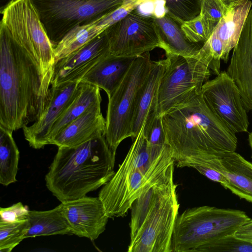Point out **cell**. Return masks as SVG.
<instances>
[{"instance_id": "obj_1", "label": "cell", "mask_w": 252, "mask_h": 252, "mask_svg": "<svg viewBox=\"0 0 252 252\" xmlns=\"http://www.w3.org/2000/svg\"><path fill=\"white\" fill-rule=\"evenodd\" d=\"M43 40L33 22L0 25V126L13 131L39 119L49 100L52 78L43 74L37 53Z\"/></svg>"}, {"instance_id": "obj_2", "label": "cell", "mask_w": 252, "mask_h": 252, "mask_svg": "<svg viewBox=\"0 0 252 252\" xmlns=\"http://www.w3.org/2000/svg\"><path fill=\"white\" fill-rule=\"evenodd\" d=\"M161 117L165 143L178 167L236 150V133L212 112L201 93Z\"/></svg>"}, {"instance_id": "obj_3", "label": "cell", "mask_w": 252, "mask_h": 252, "mask_svg": "<svg viewBox=\"0 0 252 252\" xmlns=\"http://www.w3.org/2000/svg\"><path fill=\"white\" fill-rule=\"evenodd\" d=\"M144 126L117 171L99 191L98 197L109 218L125 216L145 191L173 181L175 162L169 148L166 145L159 156L153 155Z\"/></svg>"}, {"instance_id": "obj_4", "label": "cell", "mask_w": 252, "mask_h": 252, "mask_svg": "<svg viewBox=\"0 0 252 252\" xmlns=\"http://www.w3.org/2000/svg\"><path fill=\"white\" fill-rule=\"evenodd\" d=\"M114 155L104 135L72 147H58L45 175L48 190L61 202L84 197L115 173Z\"/></svg>"}, {"instance_id": "obj_5", "label": "cell", "mask_w": 252, "mask_h": 252, "mask_svg": "<svg viewBox=\"0 0 252 252\" xmlns=\"http://www.w3.org/2000/svg\"><path fill=\"white\" fill-rule=\"evenodd\" d=\"M174 181L154 186L133 203L128 252H172L180 205Z\"/></svg>"}, {"instance_id": "obj_6", "label": "cell", "mask_w": 252, "mask_h": 252, "mask_svg": "<svg viewBox=\"0 0 252 252\" xmlns=\"http://www.w3.org/2000/svg\"><path fill=\"white\" fill-rule=\"evenodd\" d=\"M250 219L240 210L209 206L187 209L176 219L172 252H201L210 243L234 234Z\"/></svg>"}, {"instance_id": "obj_7", "label": "cell", "mask_w": 252, "mask_h": 252, "mask_svg": "<svg viewBox=\"0 0 252 252\" xmlns=\"http://www.w3.org/2000/svg\"><path fill=\"white\" fill-rule=\"evenodd\" d=\"M160 84L158 116L201 94L211 75V58L201 50L196 57L166 54Z\"/></svg>"}, {"instance_id": "obj_8", "label": "cell", "mask_w": 252, "mask_h": 252, "mask_svg": "<svg viewBox=\"0 0 252 252\" xmlns=\"http://www.w3.org/2000/svg\"><path fill=\"white\" fill-rule=\"evenodd\" d=\"M152 62L150 52L136 57L118 86L108 97L104 136L115 155L120 143L132 137L131 125L136 98L148 78Z\"/></svg>"}, {"instance_id": "obj_9", "label": "cell", "mask_w": 252, "mask_h": 252, "mask_svg": "<svg viewBox=\"0 0 252 252\" xmlns=\"http://www.w3.org/2000/svg\"><path fill=\"white\" fill-rule=\"evenodd\" d=\"M127 0H30L54 48L77 26L100 20Z\"/></svg>"}, {"instance_id": "obj_10", "label": "cell", "mask_w": 252, "mask_h": 252, "mask_svg": "<svg viewBox=\"0 0 252 252\" xmlns=\"http://www.w3.org/2000/svg\"><path fill=\"white\" fill-rule=\"evenodd\" d=\"M110 54L137 57L157 48H163L154 16L136 9L106 29Z\"/></svg>"}, {"instance_id": "obj_11", "label": "cell", "mask_w": 252, "mask_h": 252, "mask_svg": "<svg viewBox=\"0 0 252 252\" xmlns=\"http://www.w3.org/2000/svg\"><path fill=\"white\" fill-rule=\"evenodd\" d=\"M201 94L216 116L234 133L246 132L249 122L238 88L226 71L203 85Z\"/></svg>"}, {"instance_id": "obj_12", "label": "cell", "mask_w": 252, "mask_h": 252, "mask_svg": "<svg viewBox=\"0 0 252 252\" xmlns=\"http://www.w3.org/2000/svg\"><path fill=\"white\" fill-rule=\"evenodd\" d=\"M110 54L106 30L55 64L51 86L80 81L96 63Z\"/></svg>"}, {"instance_id": "obj_13", "label": "cell", "mask_w": 252, "mask_h": 252, "mask_svg": "<svg viewBox=\"0 0 252 252\" xmlns=\"http://www.w3.org/2000/svg\"><path fill=\"white\" fill-rule=\"evenodd\" d=\"M81 83L76 81L51 86L48 103L41 117L23 128L30 146L39 149L49 144L51 128L79 92Z\"/></svg>"}, {"instance_id": "obj_14", "label": "cell", "mask_w": 252, "mask_h": 252, "mask_svg": "<svg viewBox=\"0 0 252 252\" xmlns=\"http://www.w3.org/2000/svg\"><path fill=\"white\" fill-rule=\"evenodd\" d=\"M60 205L71 234L94 241L105 230L109 217L98 196H85Z\"/></svg>"}, {"instance_id": "obj_15", "label": "cell", "mask_w": 252, "mask_h": 252, "mask_svg": "<svg viewBox=\"0 0 252 252\" xmlns=\"http://www.w3.org/2000/svg\"><path fill=\"white\" fill-rule=\"evenodd\" d=\"M226 72L238 88L247 110L252 111V7Z\"/></svg>"}, {"instance_id": "obj_16", "label": "cell", "mask_w": 252, "mask_h": 252, "mask_svg": "<svg viewBox=\"0 0 252 252\" xmlns=\"http://www.w3.org/2000/svg\"><path fill=\"white\" fill-rule=\"evenodd\" d=\"M204 163L221 172L228 183L226 189L241 199L252 203V163L235 152L219 154L210 158L195 161Z\"/></svg>"}, {"instance_id": "obj_17", "label": "cell", "mask_w": 252, "mask_h": 252, "mask_svg": "<svg viewBox=\"0 0 252 252\" xmlns=\"http://www.w3.org/2000/svg\"><path fill=\"white\" fill-rule=\"evenodd\" d=\"M136 7L137 4L134 1L128 0L100 20L74 28L54 47L55 62L92 40Z\"/></svg>"}, {"instance_id": "obj_18", "label": "cell", "mask_w": 252, "mask_h": 252, "mask_svg": "<svg viewBox=\"0 0 252 252\" xmlns=\"http://www.w3.org/2000/svg\"><path fill=\"white\" fill-rule=\"evenodd\" d=\"M105 119L101 111V103L90 107L68 124L50 141L58 147L78 146L94 138L104 135Z\"/></svg>"}, {"instance_id": "obj_19", "label": "cell", "mask_w": 252, "mask_h": 252, "mask_svg": "<svg viewBox=\"0 0 252 252\" xmlns=\"http://www.w3.org/2000/svg\"><path fill=\"white\" fill-rule=\"evenodd\" d=\"M163 70V60L153 61L149 74L136 98L131 125L133 139L145 124L158 115V92Z\"/></svg>"}, {"instance_id": "obj_20", "label": "cell", "mask_w": 252, "mask_h": 252, "mask_svg": "<svg viewBox=\"0 0 252 252\" xmlns=\"http://www.w3.org/2000/svg\"><path fill=\"white\" fill-rule=\"evenodd\" d=\"M136 57L109 54L87 72L80 82L98 87L109 97L118 86Z\"/></svg>"}, {"instance_id": "obj_21", "label": "cell", "mask_w": 252, "mask_h": 252, "mask_svg": "<svg viewBox=\"0 0 252 252\" xmlns=\"http://www.w3.org/2000/svg\"><path fill=\"white\" fill-rule=\"evenodd\" d=\"M154 17L165 54L187 57L199 55L201 47L187 38L182 30L181 24L166 12L159 16Z\"/></svg>"}, {"instance_id": "obj_22", "label": "cell", "mask_w": 252, "mask_h": 252, "mask_svg": "<svg viewBox=\"0 0 252 252\" xmlns=\"http://www.w3.org/2000/svg\"><path fill=\"white\" fill-rule=\"evenodd\" d=\"M29 229L25 238L71 234L62 207L46 211H29Z\"/></svg>"}, {"instance_id": "obj_23", "label": "cell", "mask_w": 252, "mask_h": 252, "mask_svg": "<svg viewBox=\"0 0 252 252\" xmlns=\"http://www.w3.org/2000/svg\"><path fill=\"white\" fill-rule=\"evenodd\" d=\"M252 7L251 0H246L235 7L220 20L212 32L223 43L228 60L230 51L237 44Z\"/></svg>"}, {"instance_id": "obj_24", "label": "cell", "mask_w": 252, "mask_h": 252, "mask_svg": "<svg viewBox=\"0 0 252 252\" xmlns=\"http://www.w3.org/2000/svg\"><path fill=\"white\" fill-rule=\"evenodd\" d=\"M77 96L53 125L49 137L51 140L65 126L94 105L101 102L100 89L82 82Z\"/></svg>"}, {"instance_id": "obj_25", "label": "cell", "mask_w": 252, "mask_h": 252, "mask_svg": "<svg viewBox=\"0 0 252 252\" xmlns=\"http://www.w3.org/2000/svg\"><path fill=\"white\" fill-rule=\"evenodd\" d=\"M12 133L0 126V183L5 186L17 181L20 152Z\"/></svg>"}, {"instance_id": "obj_26", "label": "cell", "mask_w": 252, "mask_h": 252, "mask_svg": "<svg viewBox=\"0 0 252 252\" xmlns=\"http://www.w3.org/2000/svg\"><path fill=\"white\" fill-rule=\"evenodd\" d=\"M247 0H200V15L211 34L220 20L230 11Z\"/></svg>"}, {"instance_id": "obj_27", "label": "cell", "mask_w": 252, "mask_h": 252, "mask_svg": "<svg viewBox=\"0 0 252 252\" xmlns=\"http://www.w3.org/2000/svg\"><path fill=\"white\" fill-rule=\"evenodd\" d=\"M28 219L13 222L0 221V252H10L25 239Z\"/></svg>"}, {"instance_id": "obj_28", "label": "cell", "mask_w": 252, "mask_h": 252, "mask_svg": "<svg viewBox=\"0 0 252 252\" xmlns=\"http://www.w3.org/2000/svg\"><path fill=\"white\" fill-rule=\"evenodd\" d=\"M166 12L180 24L199 15L200 0H163Z\"/></svg>"}, {"instance_id": "obj_29", "label": "cell", "mask_w": 252, "mask_h": 252, "mask_svg": "<svg viewBox=\"0 0 252 252\" xmlns=\"http://www.w3.org/2000/svg\"><path fill=\"white\" fill-rule=\"evenodd\" d=\"M144 134L152 154L159 156L166 145L162 117L157 115L145 125Z\"/></svg>"}, {"instance_id": "obj_30", "label": "cell", "mask_w": 252, "mask_h": 252, "mask_svg": "<svg viewBox=\"0 0 252 252\" xmlns=\"http://www.w3.org/2000/svg\"><path fill=\"white\" fill-rule=\"evenodd\" d=\"M201 252H252V242L228 235L205 246Z\"/></svg>"}, {"instance_id": "obj_31", "label": "cell", "mask_w": 252, "mask_h": 252, "mask_svg": "<svg viewBox=\"0 0 252 252\" xmlns=\"http://www.w3.org/2000/svg\"><path fill=\"white\" fill-rule=\"evenodd\" d=\"M181 27L187 38L193 43H204L211 35L200 14L194 19L183 23Z\"/></svg>"}, {"instance_id": "obj_32", "label": "cell", "mask_w": 252, "mask_h": 252, "mask_svg": "<svg viewBox=\"0 0 252 252\" xmlns=\"http://www.w3.org/2000/svg\"><path fill=\"white\" fill-rule=\"evenodd\" d=\"M29 210L21 202L6 208H0V221L13 222L28 219Z\"/></svg>"}, {"instance_id": "obj_33", "label": "cell", "mask_w": 252, "mask_h": 252, "mask_svg": "<svg viewBox=\"0 0 252 252\" xmlns=\"http://www.w3.org/2000/svg\"><path fill=\"white\" fill-rule=\"evenodd\" d=\"M189 167L194 168L200 174L213 182L220 183L224 188L228 183L226 177L221 172L204 163H192Z\"/></svg>"}, {"instance_id": "obj_34", "label": "cell", "mask_w": 252, "mask_h": 252, "mask_svg": "<svg viewBox=\"0 0 252 252\" xmlns=\"http://www.w3.org/2000/svg\"><path fill=\"white\" fill-rule=\"evenodd\" d=\"M234 235L240 239L252 242V220L244 223L235 232Z\"/></svg>"}, {"instance_id": "obj_35", "label": "cell", "mask_w": 252, "mask_h": 252, "mask_svg": "<svg viewBox=\"0 0 252 252\" xmlns=\"http://www.w3.org/2000/svg\"><path fill=\"white\" fill-rule=\"evenodd\" d=\"M16 0H0V12L1 14L6 8Z\"/></svg>"}, {"instance_id": "obj_36", "label": "cell", "mask_w": 252, "mask_h": 252, "mask_svg": "<svg viewBox=\"0 0 252 252\" xmlns=\"http://www.w3.org/2000/svg\"><path fill=\"white\" fill-rule=\"evenodd\" d=\"M248 141L251 150V158H252V131L249 134Z\"/></svg>"}, {"instance_id": "obj_37", "label": "cell", "mask_w": 252, "mask_h": 252, "mask_svg": "<svg viewBox=\"0 0 252 252\" xmlns=\"http://www.w3.org/2000/svg\"><path fill=\"white\" fill-rule=\"evenodd\" d=\"M137 0L141 1H143L144 3H145L146 2L152 1L153 0Z\"/></svg>"}]
</instances>
